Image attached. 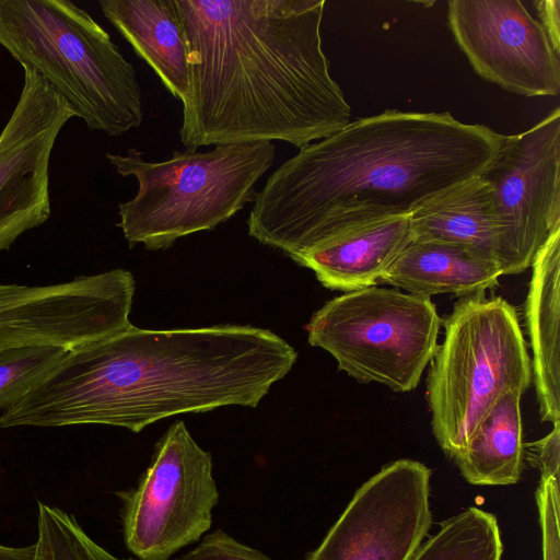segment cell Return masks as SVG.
Here are the masks:
<instances>
[{
	"mask_svg": "<svg viewBox=\"0 0 560 560\" xmlns=\"http://www.w3.org/2000/svg\"><path fill=\"white\" fill-rule=\"evenodd\" d=\"M505 136L448 112L386 109L282 163L257 192L248 234L292 260L375 223L410 215L480 176Z\"/></svg>",
	"mask_w": 560,
	"mask_h": 560,
	"instance_id": "6da1fadb",
	"label": "cell"
},
{
	"mask_svg": "<svg viewBox=\"0 0 560 560\" xmlns=\"http://www.w3.org/2000/svg\"><path fill=\"white\" fill-rule=\"evenodd\" d=\"M188 44L182 144L288 142L345 128L351 107L323 50L325 0H173Z\"/></svg>",
	"mask_w": 560,
	"mask_h": 560,
	"instance_id": "7a4b0ae2",
	"label": "cell"
},
{
	"mask_svg": "<svg viewBox=\"0 0 560 560\" xmlns=\"http://www.w3.org/2000/svg\"><path fill=\"white\" fill-rule=\"evenodd\" d=\"M298 358L249 325L147 329L129 325L66 354L0 416V428L105 424L140 432L161 419L256 407Z\"/></svg>",
	"mask_w": 560,
	"mask_h": 560,
	"instance_id": "3957f363",
	"label": "cell"
},
{
	"mask_svg": "<svg viewBox=\"0 0 560 560\" xmlns=\"http://www.w3.org/2000/svg\"><path fill=\"white\" fill-rule=\"evenodd\" d=\"M0 46L44 78L89 129L120 136L143 121L133 66L68 0H0Z\"/></svg>",
	"mask_w": 560,
	"mask_h": 560,
	"instance_id": "277c9868",
	"label": "cell"
},
{
	"mask_svg": "<svg viewBox=\"0 0 560 560\" xmlns=\"http://www.w3.org/2000/svg\"><path fill=\"white\" fill-rule=\"evenodd\" d=\"M275 156L272 142L185 149L162 162L144 160L135 148L125 155L107 153L119 175L138 183L133 198L118 206L117 225L129 247L142 244L150 250L212 230L254 202L255 186Z\"/></svg>",
	"mask_w": 560,
	"mask_h": 560,
	"instance_id": "5b68a950",
	"label": "cell"
},
{
	"mask_svg": "<svg viewBox=\"0 0 560 560\" xmlns=\"http://www.w3.org/2000/svg\"><path fill=\"white\" fill-rule=\"evenodd\" d=\"M430 362L427 400L433 435L454 459L509 392L526 393L532 362L516 310L502 296L460 298Z\"/></svg>",
	"mask_w": 560,
	"mask_h": 560,
	"instance_id": "8992f818",
	"label": "cell"
},
{
	"mask_svg": "<svg viewBox=\"0 0 560 560\" xmlns=\"http://www.w3.org/2000/svg\"><path fill=\"white\" fill-rule=\"evenodd\" d=\"M442 319L431 298L377 285L346 292L316 311L308 343L362 383L415 389L438 348Z\"/></svg>",
	"mask_w": 560,
	"mask_h": 560,
	"instance_id": "52a82bcc",
	"label": "cell"
},
{
	"mask_svg": "<svg viewBox=\"0 0 560 560\" xmlns=\"http://www.w3.org/2000/svg\"><path fill=\"white\" fill-rule=\"evenodd\" d=\"M211 454L183 421L155 445L137 488L120 493L127 548L139 560H168L209 530L219 492Z\"/></svg>",
	"mask_w": 560,
	"mask_h": 560,
	"instance_id": "ba28073f",
	"label": "cell"
},
{
	"mask_svg": "<svg viewBox=\"0 0 560 560\" xmlns=\"http://www.w3.org/2000/svg\"><path fill=\"white\" fill-rule=\"evenodd\" d=\"M481 177L492 189L502 276L521 273L560 228V108L529 129L505 136Z\"/></svg>",
	"mask_w": 560,
	"mask_h": 560,
	"instance_id": "9c48e42d",
	"label": "cell"
},
{
	"mask_svg": "<svg viewBox=\"0 0 560 560\" xmlns=\"http://www.w3.org/2000/svg\"><path fill=\"white\" fill-rule=\"evenodd\" d=\"M136 282L116 268L45 285L0 283V353L73 349L129 325Z\"/></svg>",
	"mask_w": 560,
	"mask_h": 560,
	"instance_id": "30bf717a",
	"label": "cell"
},
{
	"mask_svg": "<svg viewBox=\"0 0 560 560\" xmlns=\"http://www.w3.org/2000/svg\"><path fill=\"white\" fill-rule=\"evenodd\" d=\"M430 469L398 459L365 481L306 560H410L428 535Z\"/></svg>",
	"mask_w": 560,
	"mask_h": 560,
	"instance_id": "8fae6325",
	"label": "cell"
},
{
	"mask_svg": "<svg viewBox=\"0 0 560 560\" xmlns=\"http://www.w3.org/2000/svg\"><path fill=\"white\" fill-rule=\"evenodd\" d=\"M23 71L19 101L0 132V252L49 219L52 149L63 126L77 117L44 78Z\"/></svg>",
	"mask_w": 560,
	"mask_h": 560,
	"instance_id": "7c38bea8",
	"label": "cell"
},
{
	"mask_svg": "<svg viewBox=\"0 0 560 560\" xmlns=\"http://www.w3.org/2000/svg\"><path fill=\"white\" fill-rule=\"evenodd\" d=\"M450 30L475 72L523 96H557L560 57L520 0H451Z\"/></svg>",
	"mask_w": 560,
	"mask_h": 560,
	"instance_id": "4fadbf2b",
	"label": "cell"
},
{
	"mask_svg": "<svg viewBox=\"0 0 560 560\" xmlns=\"http://www.w3.org/2000/svg\"><path fill=\"white\" fill-rule=\"evenodd\" d=\"M526 299L525 317L533 352L534 378L541 421H560V228L538 250Z\"/></svg>",
	"mask_w": 560,
	"mask_h": 560,
	"instance_id": "5bb4252c",
	"label": "cell"
},
{
	"mask_svg": "<svg viewBox=\"0 0 560 560\" xmlns=\"http://www.w3.org/2000/svg\"><path fill=\"white\" fill-rule=\"evenodd\" d=\"M101 10L160 78L184 102L189 92V44L173 0H102Z\"/></svg>",
	"mask_w": 560,
	"mask_h": 560,
	"instance_id": "9a60e30c",
	"label": "cell"
},
{
	"mask_svg": "<svg viewBox=\"0 0 560 560\" xmlns=\"http://www.w3.org/2000/svg\"><path fill=\"white\" fill-rule=\"evenodd\" d=\"M412 242L410 215L375 223L316 247L295 262L314 271L326 288L351 292L380 278Z\"/></svg>",
	"mask_w": 560,
	"mask_h": 560,
	"instance_id": "2e32d148",
	"label": "cell"
},
{
	"mask_svg": "<svg viewBox=\"0 0 560 560\" xmlns=\"http://www.w3.org/2000/svg\"><path fill=\"white\" fill-rule=\"evenodd\" d=\"M410 230L412 242L459 246L499 265L493 195L481 175L420 206L410 214Z\"/></svg>",
	"mask_w": 560,
	"mask_h": 560,
	"instance_id": "e0dca14e",
	"label": "cell"
},
{
	"mask_svg": "<svg viewBox=\"0 0 560 560\" xmlns=\"http://www.w3.org/2000/svg\"><path fill=\"white\" fill-rule=\"evenodd\" d=\"M502 271L497 262L455 245L411 242L380 278L408 293L467 296L498 285Z\"/></svg>",
	"mask_w": 560,
	"mask_h": 560,
	"instance_id": "ac0fdd59",
	"label": "cell"
},
{
	"mask_svg": "<svg viewBox=\"0 0 560 560\" xmlns=\"http://www.w3.org/2000/svg\"><path fill=\"white\" fill-rule=\"evenodd\" d=\"M518 392L504 394L454 458L465 480L476 486H508L522 475L523 424Z\"/></svg>",
	"mask_w": 560,
	"mask_h": 560,
	"instance_id": "d6986e66",
	"label": "cell"
},
{
	"mask_svg": "<svg viewBox=\"0 0 560 560\" xmlns=\"http://www.w3.org/2000/svg\"><path fill=\"white\" fill-rule=\"evenodd\" d=\"M503 545L497 517L469 506L443 521L410 560H501Z\"/></svg>",
	"mask_w": 560,
	"mask_h": 560,
	"instance_id": "ffe728a7",
	"label": "cell"
},
{
	"mask_svg": "<svg viewBox=\"0 0 560 560\" xmlns=\"http://www.w3.org/2000/svg\"><path fill=\"white\" fill-rule=\"evenodd\" d=\"M34 560H139L118 558L93 540L72 514L38 502Z\"/></svg>",
	"mask_w": 560,
	"mask_h": 560,
	"instance_id": "44dd1931",
	"label": "cell"
},
{
	"mask_svg": "<svg viewBox=\"0 0 560 560\" xmlns=\"http://www.w3.org/2000/svg\"><path fill=\"white\" fill-rule=\"evenodd\" d=\"M70 349L28 347L0 353V409L22 398Z\"/></svg>",
	"mask_w": 560,
	"mask_h": 560,
	"instance_id": "7402d4cb",
	"label": "cell"
},
{
	"mask_svg": "<svg viewBox=\"0 0 560 560\" xmlns=\"http://www.w3.org/2000/svg\"><path fill=\"white\" fill-rule=\"evenodd\" d=\"M535 498L541 529L542 560H560V482L540 477Z\"/></svg>",
	"mask_w": 560,
	"mask_h": 560,
	"instance_id": "603a6c76",
	"label": "cell"
},
{
	"mask_svg": "<svg viewBox=\"0 0 560 560\" xmlns=\"http://www.w3.org/2000/svg\"><path fill=\"white\" fill-rule=\"evenodd\" d=\"M179 560H271L259 550L250 548L225 532L218 529L206 536L191 551Z\"/></svg>",
	"mask_w": 560,
	"mask_h": 560,
	"instance_id": "cb8c5ba5",
	"label": "cell"
},
{
	"mask_svg": "<svg viewBox=\"0 0 560 560\" xmlns=\"http://www.w3.org/2000/svg\"><path fill=\"white\" fill-rule=\"evenodd\" d=\"M526 446L527 459L539 469L541 477L560 482V421L553 423L552 430L546 436Z\"/></svg>",
	"mask_w": 560,
	"mask_h": 560,
	"instance_id": "d4e9b609",
	"label": "cell"
},
{
	"mask_svg": "<svg viewBox=\"0 0 560 560\" xmlns=\"http://www.w3.org/2000/svg\"><path fill=\"white\" fill-rule=\"evenodd\" d=\"M539 23L548 35L552 47L560 54V1L536 0L534 1Z\"/></svg>",
	"mask_w": 560,
	"mask_h": 560,
	"instance_id": "484cf974",
	"label": "cell"
},
{
	"mask_svg": "<svg viewBox=\"0 0 560 560\" xmlns=\"http://www.w3.org/2000/svg\"><path fill=\"white\" fill-rule=\"evenodd\" d=\"M35 544L26 547H12L0 544V560H34Z\"/></svg>",
	"mask_w": 560,
	"mask_h": 560,
	"instance_id": "4316f807",
	"label": "cell"
}]
</instances>
